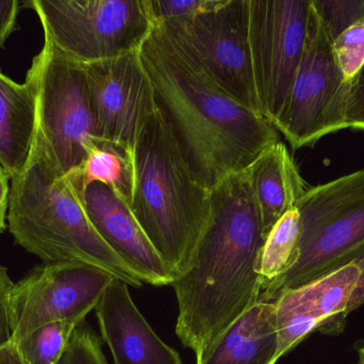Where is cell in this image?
Segmentation results:
<instances>
[{"label": "cell", "instance_id": "obj_22", "mask_svg": "<svg viewBox=\"0 0 364 364\" xmlns=\"http://www.w3.org/2000/svg\"><path fill=\"white\" fill-rule=\"evenodd\" d=\"M333 53L344 78L354 81L364 66V21H359L333 41Z\"/></svg>", "mask_w": 364, "mask_h": 364}, {"label": "cell", "instance_id": "obj_1", "mask_svg": "<svg viewBox=\"0 0 364 364\" xmlns=\"http://www.w3.org/2000/svg\"><path fill=\"white\" fill-rule=\"evenodd\" d=\"M267 236L245 170L210 190L209 213L192 260L172 284L178 303L176 335L196 361L260 301Z\"/></svg>", "mask_w": 364, "mask_h": 364}, {"label": "cell", "instance_id": "obj_9", "mask_svg": "<svg viewBox=\"0 0 364 364\" xmlns=\"http://www.w3.org/2000/svg\"><path fill=\"white\" fill-rule=\"evenodd\" d=\"M155 25L225 93L260 113L248 42V0H208L196 14Z\"/></svg>", "mask_w": 364, "mask_h": 364}, {"label": "cell", "instance_id": "obj_17", "mask_svg": "<svg viewBox=\"0 0 364 364\" xmlns=\"http://www.w3.org/2000/svg\"><path fill=\"white\" fill-rule=\"evenodd\" d=\"M275 303L259 301L227 328L196 364H275Z\"/></svg>", "mask_w": 364, "mask_h": 364}, {"label": "cell", "instance_id": "obj_12", "mask_svg": "<svg viewBox=\"0 0 364 364\" xmlns=\"http://www.w3.org/2000/svg\"><path fill=\"white\" fill-rule=\"evenodd\" d=\"M274 303L277 363L314 331L338 336L344 331L348 316L364 303V258L282 293Z\"/></svg>", "mask_w": 364, "mask_h": 364}, {"label": "cell", "instance_id": "obj_15", "mask_svg": "<svg viewBox=\"0 0 364 364\" xmlns=\"http://www.w3.org/2000/svg\"><path fill=\"white\" fill-rule=\"evenodd\" d=\"M102 339L114 364H182L139 311L129 286L113 279L95 308Z\"/></svg>", "mask_w": 364, "mask_h": 364}, {"label": "cell", "instance_id": "obj_3", "mask_svg": "<svg viewBox=\"0 0 364 364\" xmlns=\"http://www.w3.org/2000/svg\"><path fill=\"white\" fill-rule=\"evenodd\" d=\"M8 228L17 245L45 263L87 265L132 288L143 286L92 226L82 194L55 168L38 125L27 165L11 179Z\"/></svg>", "mask_w": 364, "mask_h": 364}, {"label": "cell", "instance_id": "obj_21", "mask_svg": "<svg viewBox=\"0 0 364 364\" xmlns=\"http://www.w3.org/2000/svg\"><path fill=\"white\" fill-rule=\"evenodd\" d=\"M83 322L77 320L50 323L15 342L23 364H58L73 333Z\"/></svg>", "mask_w": 364, "mask_h": 364}, {"label": "cell", "instance_id": "obj_5", "mask_svg": "<svg viewBox=\"0 0 364 364\" xmlns=\"http://www.w3.org/2000/svg\"><path fill=\"white\" fill-rule=\"evenodd\" d=\"M296 209L301 222L296 262L263 291V303L364 258V169L309 188Z\"/></svg>", "mask_w": 364, "mask_h": 364}, {"label": "cell", "instance_id": "obj_23", "mask_svg": "<svg viewBox=\"0 0 364 364\" xmlns=\"http://www.w3.org/2000/svg\"><path fill=\"white\" fill-rule=\"evenodd\" d=\"M312 4L333 41L355 24L364 21V0H312Z\"/></svg>", "mask_w": 364, "mask_h": 364}, {"label": "cell", "instance_id": "obj_20", "mask_svg": "<svg viewBox=\"0 0 364 364\" xmlns=\"http://www.w3.org/2000/svg\"><path fill=\"white\" fill-rule=\"evenodd\" d=\"M301 236V216L294 207L274 224L265 239L260 261L263 291L292 269L299 254Z\"/></svg>", "mask_w": 364, "mask_h": 364}, {"label": "cell", "instance_id": "obj_30", "mask_svg": "<svg viewBox=\"0 0 364 364\" xmlns=\"http://www.w3.org/2000/svg\"><path fill=\"white\" fill-rule=\"evenodd\" d=\"M0 364H23L14 342L0 348Z\"/></svg>", "mask_w": 364, "mask_h": 364}, {"label": "cell", "instance_id": "obj_13", "mask_svg": "<svg viewBox=\"0 0 364 364\" xmlns=\"http://www.w3.org/2000/svg\"><path fill=\"white\" fill-rule=\"evenodd\" d=\"M82 66L100 141L132 154L143 123L156 108L153 85L140 51Z\"/></svg>", "mask_w": 364, "mask_h": 364}, {"label": "cell", "instance_id": "obj_7", "mask_svg": "<svg viewBox=\"0 0 364 364\" xmlns=\"http://www.w3.org/2000/svg\"><path fill=\"white\" fill-rule=\"evenodd\" d=\"M44 36L66 57L95 63L140 51L155 27L149 0H30Z\"/></svg>", "mask_w": 364, "mask_h": 364}, {"label": "cell", "instance_id": "obj_25", "mask_svg": "<svg viewBox=\"0 0 364 364\" xmlns=\"http://www.w3.org/2000/svg\"><path fill=\"white\" fill-rule=\"evenodd\" d=\"M155 24L170 19H183L196 14L207 6L208 0H149Z\"/></svg>", "mask_w": 364, "mask_h": 364}, {"label": "cell", "instance_id": "obj_26", "mask_svg": "<svg viewBox=\"0 0 364 364\" xmlns=\"http://www.w3.org/2000/svg\"><path fill=\"white\" fill-rule=\"evenodd\" d=\"M14 284L6 267L0 265V348L12 342L11 295Z\"/></svg>", "mask_w": 364, "mask_h": 364}, {"label": "cell", "instance_id": "obj_14", "mask_svg": "<svg viewBox=\"0 0 364 364\" xmlns=\"http://www.w3.org/2000/svg\"><path fill=\"white\" fill-rule=\"evenodd\" d=\"M82 202L96 232L143 284L172 286L174 274L154 249L127 202L97 182L87 186Z\"/></svg>", "mask_w": 364, "mask_h": 364}, {"label": "cell", "instance_id": "obj_4", "mask_svg": "<svg viewBox=\"0 0 364 364\" xmlns=\"http://www.w3.org/2000/svg\"><path fill=\"white\" fill-rule=\"evenodd\" d=\"M129 207L175 278L188 269L209 213L210 190L195 179L159 109L146 118L132 152Z\"/></svg>", "mask_w": 364, "mask_h": 364}, {"label": "cell", "instance_id": "obj_16", "mask_svg": "<svg viewBox=\"0 0 364 364\" xmlns=\"http://www.w3.org/2000/svg\"><path fill=\"white\" fill-rule=\"evenodd\" d=\"M245 172L267 234L309 189L288 147L280 140L267 147Z\"/></svg>", "mask_w": 364, "mask_h": 364}, {"label": "cell", "instance_id": "obj_24", "mask_svg": "<svg viewBox=\"0 0 364 364\" xmlns=\"http://www.w3.org/2000/svg\"><path fill=\"white\" fill-rule=\"evenodd\" d=\"M83 323L73 333L70 343L58 364H108L100 340Z\"/></svg>", "mask_w": 364, "mask_h": 364}, {"label": "cell", "instance_id": "obj_2", "mask_svg": "<svg viewBox=\"0 0 364 364\" xmlns=\"http://www.w3.org/2000/svg\"><path fill=\"white\" fill-rule=\"evenodd\" d=\"M140 57L156 106L205 189L245 170L280 140L263 115L225 93L159 26L143 43Z\"/></svg>", "mask_w": 364, "mask_h": 364}, {"label": "cell", "instance_id": "obj_18", "mask_svg": "<svg viewBox=\"0 0 364 364\" xmlns=\"http://www.w3.org/2000/svg\"><path fill=\"white\" fill-rule=\"evenodd\" d=\"M36 130V96L0 71V166L11 179L25 168Z\"/></svg>", "mask_w": 364, "mask_h": 364}, {"label": "cell", "instance_id": "obj_6", "mask_svg": "<svg viewBox=\"0 0 364 364\" xmlns=\"http://www.w3.org/2000/svg\"><path fill=\"white\" fill-rule=\"evenodd\" d=\"M26 83L36 96V125L48 155L62 175H68L100 140L85 68L44 36Z\"/></svg>", "mask_w": 364, "mask_h": 364}, {"label": "cell", "instance_id": "obj_8", "mask_svg": "<svg viewBox=\"0 0 364 364\" xmlns=\"http://www.w3.org/2000/svg\"><path fill=\"white\" fill-rule=\"evenodd\" d=\"M350 88L336 60L333 38L311 0L303 56L274 128L293 150L314 147L327 135L348 130Z\"/></svg>", "mask_w": 364, "mask_h": 364}, {"label": "cell", "instance_id": "obj_11", "mask_svg": "<svg viewBox=\"0 0 364 364\" xmlns=\"http://www.w3.org/2000/svg\"><path fill=\"white\" fill-rule=\"evenodd\" d=\"M113 279L110 274L87 265L45 263L36 267L13 288L12 342L50 323L85 322Z\"/></svg>", "mask_w": 364, "mask_h": 364}, {"label": "cell", "instance_id": "obj_10", "mask_svg": "<svg viewBox=\"0 0 364 364\" xmlns=\"http://www.w3.org/2000/svg\"><path fill=\"white\" fill-rule=\"evenodd\" d=\"M311 0H248V42L261 115H282L305 46Z\"/></svg>", "mask_w": 364, "mask_h": 364}, {"label": "cell", "instance_id": "obj_19", "mask_svg": "<svg viewBox=\"0 0 364 364\" xmlns=\"http://www.w3.org/2000/svg\"><path fill=\"white\" fill-rule=\"evenodd\" d=\"M68 175L81 194L90 184L97 182L129 204L134 184L132 154L121 147L98 140L82 164Z\"/></svg>", "mask_w": 364, "mask_h": 364}, {"label": "cell", "instance_id": "obj_29", "mask_svg": "<svg viewBox=\"0 0 364 364\" xmlns=\"http://www.w3.org/2000/svg\"><path fill=\"white\" fill-rule=\"evenodd\" d=\"M11 177L0 166V233L6 229L8 220L9 203H10Z\"/></svg>", "mask_w": 364, "mask_h": 364}, {"label": "cell", "instance_id": "obj_31", "mask_svg": "<svg viewBox=\"0 0 364 364\" xmlns=\"http://www.w3.org/2000/svg\"><path fill=\"white\" fill-rule=\"evenodd\" d=\"M356 364H364V345L358 348V361Z\"/></svg>", "mask_w": 364, "mask_h": 364}, {"label": "cell", "instance_id": "obj_27", "mask_svg": "<svg viewBox=\"0 0 364 364\" xmlns=\"http://www.w3.org/2000/svg\"><path fill=\"white\" fill-rule=\"evenodd\" d=\"M348 125L350 130L364 132V66L355 77L350 88Z\"/></svg>", "mask_w": 364, "mask_h": 364}, {"label": "cell", "instance_id": "obj_28", "mask_svg": "<svg viewBox=\"0 0 364 364\" xmlns=\"http://www.w3.org/2000/svg\"><path fill=\"white\" fill-rule=\"evenodd\" d=\"M18 12V0H0V49L17 29Z\"/></svg>", "mask_w": 364, "mask_h": 364}]
</instances>
